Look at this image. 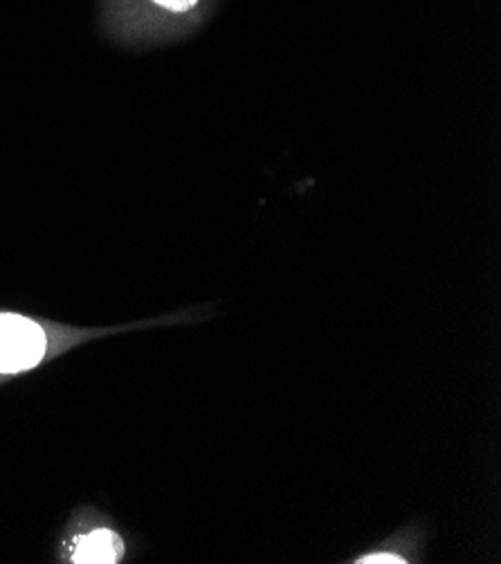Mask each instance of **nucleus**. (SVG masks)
<instances>
[{
  "instance_id": "f257e3e1",
  "label": "nucleus",
  "mask_w": 501,
  "mask_h": 564,
  "mask_svg": "<svg viewBox=\"0 0 501 564\" xmlns=\"http://www.w3.org/2000/svg\"><path fill=\"white\" fill-rule=\"evenodd\" d=\"M106 330H77L21 313L0 311V380L23 376Z\"/></svg>"
},
{
  "instance_id": "f03ea898",
  "label": "nucleus",
  "mask_w": 501,
  "mask_h": 564,
  "mask_svg": "<svg viewBox=\"0 0 501 564\" xmlns=\"http://www.w3.org/2000/svg\"><path fill=\"white\" fill-rule=\"evenodd\" d=\"M124 540L106 527L90 529L70 542L68 560L75 564H116L124 557Z\"/></svg>"
},
{
  "instance_id": "7ed1b4c3",
  "label": "nucleus",
  "mask_w": 501,
  "mask_h": 564,
  "mask_svg": "<svg viewBox=\"0 0 501 564\" xmlns=\"http://www.w3.org/2000/svg\"><path fill=\"white\" fill-rule=\"evenodd\" d=\"M353 562L358 564H407V555L401 553V551H371V553H364L360 557H356Z\"/></svg>"
},
{
  "instance_id": "20e7f679",
  "label": "nucleus",
  "mask_w": 501,
  "mask_h": 564,
  "mask_svg": "<svg viewBox=\"0 0 501 564\" xmlns=\"http://www.w3.org/2000/svg\"><path fill=\"white\" fill-rule=\"evenodd\" d=\"M153 3H157L166 10H172V12H187L196 6V0H153Z\"/></svg>"
}]
</instances>
